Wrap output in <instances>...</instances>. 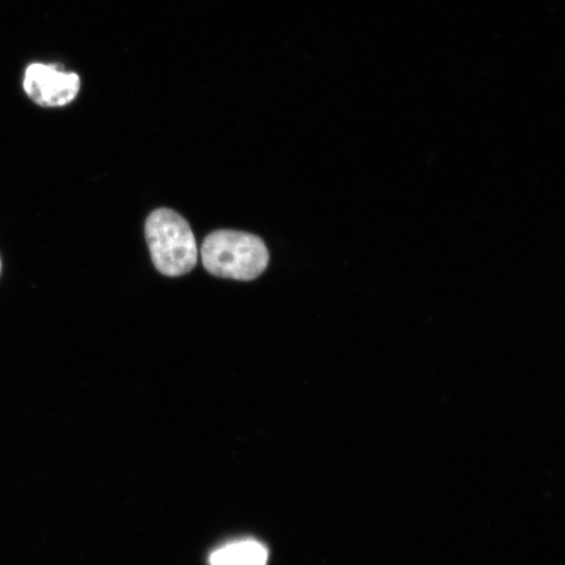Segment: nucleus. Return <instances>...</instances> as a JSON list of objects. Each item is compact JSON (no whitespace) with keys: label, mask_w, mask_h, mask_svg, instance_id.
<instances>
[{"label":"nucleus","mask_w":565,"mask_h":565,"mask_svg":"<svg viewBox=\"0 0 565 565\" xmlns=\"http://www.w3.org/2000/svg\"><path fill=\"white\" fill-rule=\"evenodd\" d=\"M201 256L206 270L224 279H256L268 264V252L263 239L237 231L211 233L204 239Z\"/></svg>","instance_id":"1"},{"label":"nucleus","mask_w":565,"mask_h":565,"mask_svg":"<svg viewBox=\"0 0 565 565\" xmlns=\"http://www.w3.org/2000/svg\"><path fill=\"white\" fill-rule=\"evenodd\" d=\"M146 237L153 265L168 277H181L198 263V246L185 218L168 209L153 211L147 218Z\"/></svg>","instance_id":"2"},{"label":"nucleus","mask_w":565,"mask_h":565,"mask_svg":"<svg viewBox=\"0 0 565 565\" xmlns=\"http://www.w3.org/2000/svg\"><path fill=\"white\" fill-rule=\"evenodd\" d=\"M79 75L46 63H32L28 66L23 88L28 97L41 106H65L79 95Z\"/></svg>","instance_id":"3"},{"label":"nucleus","mask_w":565,"mask_h":565,"mask_svg":"<svg viewBox=\"0 0 565 565\" xmlns=\"http://www.w3.org/2000/svg\"><path fill=\"white\" fill-rule=\"evenodd\" d=\"M267 561V548L254 540L227 543L210 556V565H266Z\"/></svg>","instance_id":"4"}]
</instances>
